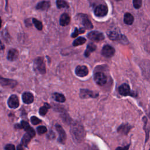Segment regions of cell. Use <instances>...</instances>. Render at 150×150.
Returning a JSON list of instances; mask_svg holds the SVG:
<instances>
[{
	"mask_svg": "<svg viewBox=\"0 0 150 150\" xmlns=\"http://www.w3.org/2000/svg\"><path fill=\"white\" fill-rule=\"evenodd\" d=\"M71 133L76 141L82 140L84 135V131L82 125L79 124H74L71 128Z\"/></svg>",
	"mask_w": 150,
	"mask_h": 150,
	"instance_id": "cell-1",
	"label": "cell"
},
{
	"mask_svg": "<svg viewBox=\"0 0 150 150\" xmlns=\"http://www.w3.org/2000/svg\"><path fill=\"white\" fill-rule=\"evenodd\" d=\"M108 38L111 40H118L121 43L126 45L128 43L127 38L123 35H121L116 30H112L107 33Z\"/></svg>",
	"mask_w": 150,
	"mask_h": 150,
	"instance_id": "cell-2",
	"label": "cell"
},
{
	"mask_svg": "<svg viewBox=\"0 0 150 150\" xmlns=\"http://www.w3.org/2000/svg\"><path fill=\"white\" fill-rule=\"evenodd\" d=\"M35 70L40 74H45L46 73L45 64L42 57H37L34 62Z\"/></svg>",
	"mask_w": 150,
	"mask_h": 150,
	"instance_id": "cell-3",
	"label": "cell"
},
{
	"mask_svg": "<svg viewBox=\"0 0 150 150\" xmlns=\"http://www.w3.org/2000/svg\"><path fill=\"white\" fill-rule=\"evenodd\" d=\"M87 37L89 39L94 42H100L104 39V35L98 31H91L87 35Z\"/></svg>",
	"mask_w": 150,
	"mask_h": 150,
	"instance_id": "cell-4",
	"label": "cell"
},
{
	"mask_svg": "<svg viewBox=\"0 0 150 150\" xmlns=\"http://www.w3.org/2000/svg\"><path fill=\"white\" fill-rule=\"evenodd\" d=\"M108 13V8L105 5H99L94 9V14L97 17H104Z\"/></svg>",
	"mask_w": 150,
	"mask_h": 150,
	"instance_id": "cell-5",
	"label": "cell"
},
{
	"mask_svg": "<svg viewBox=\"0 0 150 150\" xmlns=\"http://www.w3.org/2000/svg\"><path fill=\"white\" fill-rule=\"evenodd\" d=\"M94 79L95 82L100 86L104 85L107 80V76L101 72H97L94 74Z\"/></svg>",
	"mask_w": 150,
	"mask_h": 150,
	"instance_id": "cell-6",
	"label": "cell"
},
{
	"mask_svg": "<svg viewBox=\"0 0 150 150\" xmlns=\"http://www.w3.org/2000/svg\"><path fill=\"white\" fill-rule=\"evenodd\" d=\"M98 96V93L87 89H81L80 91V97L82 98H96Z\"/></svg>",
	"mask_w": 150,
	"mask_h": 150,
	"instance_id": "cell-7",
	"label": "cell"
},
{
	"mask_svg": "<svg viewBox=\"0 0 150 150\" xmlns=\"http://www.w3.org/2000/svg\"><path fill=\"white\" fill-rule=\"evenodd\" d=\"M118 91H119L120 94L124 96H134V93L131 91L129 85L126 83H124L122 85H121L119 87Z\"/></svg>",
	"mask_w": 150,
	"mask_h": 150,
	"instance_id": "cell-8",
	"label": "cell"
},
{
	"mask_svg": "<svg viewBox=\"0 0 150 150\" xmlns=\"http://www.w3.org/2000/svg\"><path fill=\"white\" fill-rule=\"evenodd\" d=\"M0 85L4 87H9L11 88H13L17 85V81L9 79H5L0 76Z\"/></svg>",
	"mask_w": 150,
	"mask_h": 150,
	"instance_id": "cell-9",
	"label": "cell"
},
{
	"mask_svg": "<svg viewBox=\"0 0 150 150\" xmlns=\"http://www.w3.org/2000/svg\"><path fill=\"white\" fill-rule=\"evenodd\" d=\"M114 53H115L114 49L112 46L108 45H105L101 50V54L103 56L106 57H111L112 56H114Z\"/></svg>",
	"mask_w": 150,
	"mask_h": 150,
	"instance_id": "cell-10",
	"label": "cell"
},
{
	"mask_svg": "<svg viewBox=\"0 0 150 150\" xmlns=\"http://www.w3.org/2000/svg\"><path fill=\"white\" fill-rule=\"evenodd\" d=\"M8 105L11 108H16L19 107V102L16 95H11L8 100Z\"/></svg>",
	"mask_w": 150,
	"mask_h": 150,
	"instance_id": "cell-11",
	"label": "cell"
},
{
	"mask_svg": "<svg viewBox=\"0 0 150 150\" xmlns=\"http://www.w3.org/2000/svg\"><path fill=\"white\" fill-rule=\"evenodd\" d=\"M76 74L80 77L86 76L88 73V69L86 66H78L75 70Z\"/></svg>",
	"mask_w": 150,
	"mask_h": 150,
	"instance_id": "cell-12",
	"label": "cell"
},
{
	"mask_svg": "<svg viewBox=\"0 0 150 150\" xmlns=\"http://www.w3.org/2000/svg\"><path fill=\"white\" fill-rule=\"evenodd\" d=\"M56 129L57 131L59 134V138H58L59 142L62 144H64L65 142L66 138V135L64 132V130L59 124L56 125Z\"/></svg>",
	"mask_w": 150,
	"mask_h": 150,
	"instance_id": "cell-13",
	"label": "cell"
},
{
	"mask_svg": "<svg viewBox=\"0 0 150 150\" xmlns=\"http://www.w3.org/2000/svg\"><path fill=\"white\" fill-rule=\"evenodd\" d=\"M21 128H23L26 131V132H27L26 134L29 135L32 138L35 137V131L32 127H30V126L29 125L28 122H27L26 121H22L21 123Z\"/></svg>",
	"mask_w": 150,
	"mask_h": 150,
	"instance_id": "cell-14",
	"label": "cell"
},
{
	"mask_svg": "<svg viewBox=\"0 0 150 150\" xmlns=\"http://www.w3.org/2000/svg\"><path fill=\"white\" fill-rule=\"evenodd\" d=\"M79 15L80 16L81 23H82L83 25L84 26V27L87 29H93V26L91 22H90V21L89 20V19L88 18L87 15H84V14H80Z\"/></svg>",
	"mask_w": 150,
	"mask_h": 150,
	"instance_id": "cell-15",
	"label": "cell"
},
{
	"mask_svg": "<svg viewBox=\"0 0 150 150\" xmlns=\"http://www.w3.org/2000/svg\"><path fill=\"white\" fill-rule=\"evenodd\" d=\"M22 98L25 104H30L34 100V97L33 94L30 92H25L22 96Z\"/></svg>",
	"mask_w": 150,
	"mask_h": 150,
	"instance_id": "cell-16",
	"label": "cell"
},
{
	"mask_svg": "<svg viewBox=\"0 0 150 150\" xmlns=\"http://www.w3.org/2000/svg\"><path fill=\"white\" fill-rule=\"evenodd\" d=\"M19 56L18 51L15 49H11L8 53L7 59L10 61H14L17 59Z\"/></svg>",
	"mask_w": 150,
	"mask_h": 150,
	"instance_id": "cell-17",
	"label": "cell"
},
{
	"mask_svg": "<svg viewBox=\"0 0 150 150\" xmlns=\"http://www.w3.org/2000/svg\"><path fill=\"white\" fill-rule=\"evenodd\" d=\"M70 18L69 15L66 13H63L60 18V25L62 26H66L70 23Z\"/></svg>",
	"mask_w": 150,
	"mask_h": 150,
	"instance_id": "cell-18",
	"label": "cell"
},
{
	"mask_svg": "<svg viewBox=\"0 0 150 150\" xmlns=\"http://www.w3.org/2000/svg\"><path fill=\"white\" fill-rule=\"evenodd\" d=\"M131 128V126L127 124H124L121 125L117 129V131L118 132L121 134H124V135H127L128 132L129 131L130 129Z\"/></svg>",
	"mask_w": 150,
	"mask_h": 150,
	"instance_id": "cell-19",
	"label": "cell"
},
{
	"mask_svg": "<svg viewBox=\"0 0 150 150\" xmlns=\"http://www.w3.org/2000/svg\"><path fill=\"white\" fill-rule=\"evenodd\" d=\"M50 2L49 1H42L40 2L39 3H38L36 5V9H39V10H43V11H45L49 9V8L50 7Z\"/></svg>",
	"mask_w": 150,
	"mask_h": 150,
	"instance_id": "cell-20",
	"label": "cell"
},
{
	"mask_svg": "<svg viewBox=\"0 0 150 150\" xmlns=\"http://www.w3.org/2000/svg\"><path fill=\"white\" fill-rule=\"evenodd\" d=\"M96 46L94 44H93L92 43H88L87 46L86 50L84 52V56L86 57H88L92 52H93L94 51L96 50Z\"/></svg>",
	"mask_w": 150,
	"mask_h": 150,
	"instance_id": "cell-21",
	"label": "cell"
},
{
	"mask_svg": "<svg viewBox=\"0 0 150 150\" xmlns=\"http://www.w3.org/2000/svg\"><path fill=\"white\" fill-rule=\"evenodd\" d=\"M134 18L132 15H131L130 13H125L124 17V22L125 24L131 25L134 22Z\"/></svg>",
	"mask_w": 150,
	"mask_h": 150,
	"instance_id": "cell-22",
	"label": "cell"
},
{
	"mask_svg": "<svg viewBox=\"0 0 150 150\" xmlns=\"http://www.w3.org/2000/svg\"><path fill=\"white\" fill-rule=\"evenodd\" d=\"M53 97L56 101H58L60 103H63L66 100V98L64 96V95H63L62 94H60V93H54Z\"/></svg>",
	"mask_w": 150,
	"mask_h": 150,
	"instance_id": "cell-23",
	"label": "cell"
},
{
	"mask_svg": "<svg viewBox=\"0 0 150 150\" xmlns=\"http://www.w3.org/2000/svg\"><path fill=\"white\" fill-rule=\"evenodd\" d=\"M56 5L58 8H68L69 7V4L67 2L64 0H57L56 1Z\"/></svg>",
	"mask_w": 150,
	"mask_h": 150,
	"instance_id": "cell-24",
	"label": "cell"
},
{
	"mask_svg": "<svg viewBox=\"0 0 150 150\" xmlns=\"http://www.w3.org/2000/svg\"><path fill=\"white\" fill-rule=\"evenodd\" d=\"M86 42V40L85 38L83 37H79L74 40V42H73V45L74 46L82 45L84 43H85Z\"/></svg>",
	"mask_w": 150,
	"mask_h": 150,
	"instance_id": "cell-25",
	"label": "cell"
},
{
	"mask_svg": "<svg viewBox=\"0 0 150 150\" xmlns=\"http://www.w3.org/2000/svg\"><path fill=\"white\" fill-rule=\"evenodd\" d=\"M50 108V105L48 103H45L44 105L39 110V114L40 115L44 116L47 113L48 109Z\"/></svg>",
	"mask_w": 150,
	"mask_h": 150,
	"instance_id": "cell-26",
	"label": "cell"
},
{
	"mask_svg": "<svg viewBox=\"0 0 150 150\" xmlns=\"http://www.w3.org/2000/svg\"><path fill=\"white\" fill-rule=\"evenodd\" d=\"M31 138H32V137H31L29 135H28V134H25V135L23 136V137H22V140H21L22 144L24 146H26L28 144V143L30 142V139H31Z\"/></svg>",
	"mask_w": 150,
	"mask_h": 150,
	"instance_id": "cell-27",
	"label": "cell"
},
{
	"mask_svg": "<svg viewBox=\"0 0 150 150\" xmlns=\"http://www.w3.org/2000/svg\"><path fill=\"white\" fill-rule=\"evenodd\" d=\"M32 22L34 24L35 26L36 27V28L37 29H38L39 30H41L43 28V25H42V23L39 21V20L35 19V18H33L32 19Z\"/></svg>",
	"mask_w": 150,
	"mask_h": 150,
	"instance_id": "cell-28",
	"label": "cell"
},
{
	"mask_svg": "<svg viewBox=\"0 0 150 150\" xmlns=\"http://www.w3.org/2000/svg\"><path fill=\"white\" fill-rule=\"evenodd\" d=\"M85 32V29H84L82 28H80V29H78L77 28H75V30L74 32L71 34V37L72 38H76L77 37L79 34H81Z\"/></svg>",
	"mask_w": 150,
	"mask_h": 150,
	"instance_id": "cell-29",
	"label": "cell"
},
{
	"mask_svg": "<svg viewBox=\"0 0 150 150\" xmlns=\"http://www.w3.org/2000/svg\"><path fill=\"white\" fill-rule=\"evenodd\" d=\"M133 5L135 9H139L142 6V0H133Z\"/></svg>",
	"mask_w": 150,
	"mask_h": 150,
	"instance_id": "cell-30",
	"label": "cell"
},
{
	"mask_svg": "<svg viewBox=\"0 0 150 150\" xmlns=\"http://www.w3.org/2000/svg\"><path fill=\"white\" fill-rule=\"evenodd\" d=\"M37 131L39 134H43L46 132L47 128L45 126H39L37 128Z\"/></svg>",
	"mask_w": 150,
	"mask_h": 150,
	"instance_id": "cell-31",
	"label": "cell"
},
{
	"mask_svg": "<svg viewBox=\"0 0 150 150\" xmlns=\"http://www.w3.org/2000/svg\"><path fill=\"white\" fill-rule=\"evenodd\" d=\"M30 121H31L33 125L38 124H39V123L41 122V120H39L38 118H37V117H35V116H32V117L30 118Z\"/></svg>",
	"mask_w": 150,
	"mask_h": 150,
	"instance_id": "cell-32",
	"label": "cell"
},
{
	"mask_svg": "<svg viewBox=\"0 0 150 150\" xmlns=\"http://www.w3.org/2000/svg\"><path fill=\"white\" fill-rule=\"evenodd\" d=\"M5 150H15V147L13 144H7L5 147Z\"/></svg>",
	"mask_w": 150,
	"mask_h": 150,
	"instance_id": "cell-33",
	"label": "cell"
},
{
	"mask_svg": "<svg viewBox=\"0 0 150 150\" xmlns=\"http://www.w3.org/2000/svg\"><path fill=\"white\" fill-rule=\"evenodd\" d=\"M129 147V144L127 145V146H124V147H117L116 150H128V148Z\"/></svg>",
	"mask_w": 150,
	"mask_h": 150,
	"instance_id": "cell-34",
	"label": "cell"
},
{
	"mask_svg": "<svg viewBox=\"0 0 150 150\" xmlns=\"http://www.w3.org/2000/svg\"><path fill=\"white\" fill-rule=\"evenodd\" d=\"M5 48V46L4 45H3L2 42L0 40V50H4Z\"/></svg>",
	"mask_w": 150,
	"mask_h": 150,
	"instance_id": "cell-35",
	"label": "cell"
},
{
	"mask_svg": "<svg viewBox=\"0 0 150 150\" xmlns=\"http://www.w3.org/2000/svg\"><path fill=\"white\" fill-rule=\"evenodd\" d=\"M17 150H23V149L22 145H18V146H17Z\"/></svg>",
	"mask_w": 150,
	"mask_h": 150,
	"instance_id": "cell-36",
	"label": "cell"
},
{
	"mask_svg": "<svg viewBox=\"0 0 150 150\" xmlns=\"http://www.w3.org/2000/svg\"><path fill=\"white\" fill-rule=\"evenodd\" d=\"M1 25H2V20H1V17H0V29L1 28Z\"/></svg>",
	"mask_w": 150,
	"mask_h": 150,
	"instance_id": "cell-37",
	"label": "cell"
},
{
	"mask_svg": "<svg viewBox=\"0 0 150 150\" xmlns=\"http://www.w3.org/2000/svg\"><path fill=\"white\" fill-rule=\"evenodd\" d=\"M93 150H99V149H98V148H97L96 147L94 146V147L93 148Z\"/></svg>",
	"mask_w": 150,
	"mask_h": 150,
	"instance_id": "cell-38",
	"label": "cell"
},
{
	"mask_svg": "<svg viewBox=\"0 0 150 150\" xmlns=\"http://www.w3.org/2000/svg\"><path fill=\"white\" fill-rule=\"evenodd\" d=\"M116 1H121V0H116Z\"/></svg>",
	"mask_w": 150,
	"mask_h": 150,
	"instance_id": "cell-39",
	"label": "cell"
}]
</instances>
